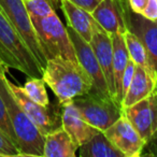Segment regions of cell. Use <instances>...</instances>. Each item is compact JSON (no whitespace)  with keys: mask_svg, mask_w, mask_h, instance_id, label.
I'll list each match as a JSON object with an SVG mask.
<instances>
[{"mask_svg":"<svg viewBox=\"0 0 157 157\" xmlns=\"http://www.w3.org/2000/svg\"><path fill=\"white\" fill-rule=\"evenodd\" d=\"M90 43L96 54L98 63L102 69L103 74H105L110 93L116 99L113 73V43H112L111 35H109L107 31L100 28L96 30Z\"/></svg>","mask_w":157,"mask_h":157,"instance_id":"cell-13","label":"cell"},{"mask_svg":"<svg viewBox=\"0 0 157 157\" xmlns=\"http://www.w3.org/2000/svg\"><path fill=\"white\" fill-rule=\"evenodd\" d=\"M111 37L112 43H113V73L114 83H115V97L117 100L121 87V80H122L123 73L126 69V66L130 57H129L126 43H125L124 35L115 33Z\"/></svg>","mask_w":157,"mask_h":157,"instance_id":"cell-19","label":"cell"},{"mask_svg":"<svg viewBox=\"0 0 157 157\" xmlns=\"http://www.w3.org/2000/svg\"><path fill=\"white\" fill-rule=\"evenodd\" d=\"M0 9L24 39L43 69L46 63V58L38 40L31 17L23 0H0Z\"/></svg>","mask_w":157,"mask_h":157,"instance_id":"cell-7","label":"cell"},{"mask_svg":"<svg viewBox=\"0 0 157 157\" xmlns=\"http://www.w3.org/2000/svg\"><path fill=\"white\" fill-rule=\"evenodd\" d=\"M60 10L63 11L67 25L78 33L83 39L90 42L96 30L101 28L92 13L78 7L69 0H60Z\"/></svg>","mask_w":157,"mask_h":157,"instance_id":"cell-15","label":"cell"},{"mask_svg":"<svg viewBox=\"0 0 157 157\" xmlns=\"http://www.w3.org/2000/svg\"><path fill=\"white\" fill-rule=\"evenodd\" d=\"M30 17L33 16H48L56 13L48 0H23Z\"/></svg>","mask_w":157,"mask_h":157,"instance_id":"cell-22","label":"cell"},{"mask_svg":"<svg viewBox=\"0 0 157 157\" xmlns=\"http://www.w3.org/2000/svg\"><path fill=\"white\" fill-rule=\"evenodd\" d=\"M48 1L52 5V7L55 9V11L60 10V6H61L60 0H48Z\"/></svg>","mask_w":157,"mask_h":157,"instance_id":"cell-30","label":"cell"},{"mask_svg":"<svg viewBox=\"0 0 157 157\" xmlns=\"http://www.w3.org/2000/svg\"><path fill=\"white\" fill-rule=\"evenodd\" d=\"M78 146L61 128L44 136L43 157H75Z\"/></svg>","mask_w":157,"mask_h":157,"instance_id":"cell-17","label":"cell"},{"mask_svg":"<svg viewBox=\"0 0 157 157\" xmlns=\"http://www.w3.org/2000/svg\"><path fill=\"white\" fill-rule=\"evenodd\" d=\"M123 114L145 143L150 141L157 131V90L146 98L123 109Z\"/></svg>","mask_w":157,"mask_h":157,"instance_id":"cell-9","label":"cell"},{"mask_svg":"<svg viewBox=\"0 0 157 157\" xmlns=\"http://www.w3.org/2000/svg\"><path fill=\"white\" fill-rule=\"evenodd\" d=\"M142 155H150V156H157V131L154 133L150 141L145 143Z\"/></svg>","mask_w":157,"mask_h":157,"instance_id":"cell-28","label":"cell"},{"mask_svg":"<svg viewBox=\"0 0 157 157\" xmlns=\"http://www.w3.org/2000/svg\"><path fill=\"white\" fill-rule=\"evenodd\" d=\"M78 151L81 157H125L103 131H99L90 141L80 146Z\"/></svg>","mask_w":157,"mask_h":157,"instance_id":"cell-18","label":"cell"},{"mask_svg":"<svg viewBox=\"0 0 157 157\" xmlns=\"http://www.w3.org/2000/svg\"><path fill=\"white\" fill-rule=\"evenodd\" d=\"M126 1L131 11H133L135 13L138 14H142L144 8L147 5L148 0H126Z\"/></svg>","mask_w":157,"mask_h":157,"instance_id":"cell-29","label":"cell"},{"mask_svg":"<svg viewBox=\"0 0 157 157\" xmlns=\"http://www.w3.org/2000/svg\"><path fill=\"white\" fill-rule=\"evenodd\" d=\"M63 128L78 147L88 142L100 131L82 117L72 102L63 105Z\"/></svg>","mask_w":157,"mask_h":157,"instance_id":"cell-16","label":"cell"},{"mask_svg":"<svg viewBox=\"0 0 157 157\" xmlns=\"http://www.w3.org/2000/svg\"><path fill=\"white\" fill-rule=\"evenodd\" d=\"M124 39L131 60L137 66H142V67L152 69L150 65V60H148L147 51L141 42V40L129 30H127L124 33Z\"/></svg>","mask_w":157,"mask_h":157,"instance_id":"cell-20","label":"cell"},{"mask_svg":"<svg viewBox=\"0 0 157 157\" xmlns=\"http://www.w3.org/2000/svg\"><path fill=\"white\" fill-rule=\"evenodd\" d=\"M142 15L151 21H157V0H148Z\"/></svg>","mask_w":157,"mask_h":157,"instance_id":"cell-26","label":"cell"},{"mask_svg":"<svg viewBox=\"0 0 157 157\" xmlns=\"http://www.w3.org/2000/svg\"><path fill=\"white\" fill-rule=\"evenodd\" d=\"M42 78L63 107L93 90L92 80L80 63L63 57H54L46 60Z\"/></svg>","mask_w":157,"mask_h":157,"instance_id":"cell-1","label":"cell"},{"mask_svg":"<svg viewBox=\"0 0 157 157\" xmlns=\"http://www.w3.org/2000/svg\"><path fill=\"white\" fill-rule=\"evenodd\" d=\"M157 90V73L150 68L136 65L135 74L122 102V109L148 97Z\"/></svg>","mask_w":157,"mask_h":157,"instance_id":"cell-14","label":"cell"},{"mask_svg":"<svg viewBox=\"0 0 157 157\" xmlns=\"http://www.w3.org/2000/svg\"><path fill=\"white\" fill-rule=\"evenodd\" d=\"M81 116L92 126L105 131L123 115L122 105L111 96L94 90L72 100Z\"/></svg>","mask_w":157,"mask_h":157,"instance_id":"cell-5","label":"cell"},{"mask_svg":"<svg viewBox=\"0 0 157 157\" xmlns=\"http://www.w3.org/2000/svg\"><path fill=\"white\" fill-rule=\"evenodd\" d=\"M69 1H71L72 3L84 9L85 11L90 12V13H92L97 8V6L101 2V0H69Z\"/></svg>","mask_w":157,"mask_h":157,"instance_id":"cell-27","label":"cell"},{"mask_svg":"<svg viewBox=\"0 0 157 157\" xmlns=\"http://www.w3.org/2000/svg\"><path fill=\"white\" fill-rule=\"evenodd\" d=\"M92 15L101 28L111 36L115 33L124 35L128 30L125 20L124 0H101Z\"/></svg>","mask_w":157,"mask_h":157,"instance_id":"cell-12","label":"cell"},{"mask_svg":"<svg viewBox=\"0 0 157 157\" xmlns=\"http://www.w3.org/2000/svg\"><path fill=\"white\" fill-rule=\"evenodd\" d=\"M31 21L46 60L63 57L78 63L67 27L63 26L57 13L48 16H33Z\"/></svg>","mask_w":157,"mask_h":157,"instance_id":"cell-4","label":"cell"},{"mask_svg":"<svg viewBox=\"0 0 157 157\" xmlns=\"http://www.w3.org/2000/svg\"><path fill=\"white\" fill-rule=\"evenodd\" d=\"M9 85L12 93L20 102L21 107L38 127L43 136L63 127V105L57 101L56 105H41L28 97L23 90V86L16 85L9 80Z\"/></svg>","mask_w":157,"mask_h":157,"instance_id":"cell-6","label":"cell"},{"mask_svg":"<svg viewBox=\"0 0 157 157\" xmlns=\"http://www.w3.org/2000/svg\"><path fill=\"white\" fill-rule=\"evenodd\" d=\"M21 157L16 144L0 129V157Z\"/></svg>","mask_w":157,"mask_h":157,"instance_id":"cell-25","label":"cell"},{"mask_svg":"<svg viewBox=\"0 0 157 157\" xmlns=\"http://www.w3.org/2000/svg\"><path fill=\"white\" fill-rule=\"evenodd\" d=\"M135 70H136V63H133L131 59H129L128 63L126 66V69H125L124 73H123L122 80H121V87H120V92H118V96H117V102L122 105L123 99H124L125 95H126L127 90H128L130 83L132 81L133 74H135Z\"/></svg>","mask_w":157,"mask_h":157,"instance_id":"cell-24","label":"cell"},{"mask_svg":"<svg viewBox=\"0 0 157 157\" xmlns=\"http://www.w3.org/2000/svg\"><path fill=\"white\" fill-rule=\"evenodd\" d=\"M103 133L125 157L141 156L145 146V141L124 114L113 125L105 129Z\"/></svg>","mask_w":157,"mask_h":157,"instance_id":"cell-10","label":"cell"},{"mask_svg":"<svg viewBox=\"0 0 157 157\" xmlns=\"http://www.w3.org/2000/svg\"><path fill=\"white\" fill-rule=\"evenodd\" d=\"M23 90L28 97L41 105H50L48 92H46L45 82L42 78H28V81L25 82Z\"/></svg>","mask_w":157,"mask_h":157,"instance_id":"cell-21","label":"cell"},{"mask_svg":"<svg viewBox=\"0 0 157 157\" xmlns=\"http://www.w3.org/2000/svg\"><path fill=\"white\" fill-rule=\"evenodd\" d=\"M0 63L28 78H42L43 69L18 31L0 9Z\"/></svg>","mask_w":157,"mask_h":157,"instance_id":"cell-3","label":"cell"},{"mask_svg":"<svg viewBox=\"0 0 157 157\" xmlns=\"http://www.w3.org/2000/svg\"><path fill=\"white\" fill-rule=\"evenodd\" d=\"M8 68L0 63V95L8 110L10 121L18 141V150L23 156H43L44 136L28 117L12 93L7 76Z\"/></svg>","mask_w":157,"mask_h":157,"instance_id":"cell-2","label":"cell"},{"mask_svg":"<svg viewBox=\"0 0 157 157\" xmlns=\"http://www.w3.org/2000/svg\"><path fill=\"white\" fill-rule=\"evenodd\" d=\"M1 65H2V63H1Z\"/></svg>","mask_w":157,"mask_h":157,"instance_id":"cell-31","label":"cell"},{"mask_svg":"<svg viewBox=\"0 0 157 157\" xmlns=\"http://www.w3.org/2000/svg\"><path fill=\"white\" fill-rule=\"evenodd\" d=\"M0 129H1L6 135L9 136L10 139H11L18 147L17 138H16V135L13 130V127H12L9 114H8L7 107H6V103H5V101H3L1 95H0Z\"/></svg>","mask_w":157,"mask_h":157,"instance_id":"cell-23","label":"cell"},{"mask_svg":"<svg viewBox=\"0 0 157 157\" xmlns=\"http://www.w3.org/2000/svg\"><path fill=\"white\" fill-rule=\"evenodd\" d=\"M67 30L69 33V37L73 44L74 51H75L76 58H78L80 65L82 66L86 73L90 75V80L93 82V90L99 94L111 96L109 86H108L107 80L105 78V74L102 72L100 65L98 63V59L96 57L94 50L88 41L81 37L76 31H74L70 26L67 25ZM114 98V97H113Z\"/></svg>","mask_w":157,"mask_h":157,"instance_id":"cell-8","label":"cell"},{"mask_svg":"<svg viewBox=\"0 0 157 157\" xmlns=\"http://www.w3.org/2000/svg\"><path fill=\"white\" fill-rule=\"evenodd\" d=\"M124 5L127 28L141 40L147 51L151 67L157 73V21H151L131 11L126 0Z\"/></svg>","mask_w":157,"mask_h":157,"instance_id":"cell-11","label":"cell"}]
</instances>
